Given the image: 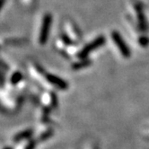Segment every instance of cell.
<instances>
[{
  "instance_id": "cell-1",
  "label": "cell",
  "mask_w": 149,
  "mask_h": 149,
  "mask_svg": "<svg viewBox=\"0 0 149 149\" xmlns=\"http://www.w3.org/2000/svg\"><path fill=\"white\" fill-rule=\"evenodd\" d=\"M21 106V97L18 93L0 87V110L6 112H15Z\"/></svg>"
},
{
  "instance_id": "cell-2",
  "label": "cell",
  "mask_w": 149,
  "mask_h": 149,
  "mask_svg": "<svg viewBox=\"0 0 149 149\" xmlns=\"http://www.w3.org/2000/svg\"><path fill=\"white\" fill-rule=\"evenodd\" d=\"M51 22H52L51 15L45 14L43 17H42L41 24H40V30H39V34H38V42L41 46L44 45L48 40Z\"/></svg>"
},
{
  "instance_id": "cell-3",
  "label": "cell",
  "mask_w": 149,
  "mask_h": 149,
  "mask_svg": "<svg viewBox=\"0 0 149 149\" xmlns=\"http://www.w3.org/2000/svg\"><path fill=\"white\" fill-rule=\"evenodd\" d=\"M27 69H28L31 78L34 80L36 83H40L41 84H47L46 72L42 69V68L40 66H39L38 64L33 63V62H30L27 66Z\"/></svg>"
},
{
  "instance_id": "cell-4",
  "label": "cell",
  "mask_w": 149,
  "mask_h": 149,
  "mask_svg": "<svg viewBox=\"0 0 149 149\" xmlns=\"http://www.w3.org/2000/svg\"><path fill=\"white\" fill-rule=\"evenodd\" d=\"M132 5H133V8L136 13V17L137 20V23H138V24H137L138 29H139L141 33H146L148 30V25H147L146 19L144 15L143 6H142L141 3L139 1H135V2H133Z\"/></svg>"
},
{
  "instance_id": "cell-5",
  "label": "cell",
  "mask_w": 149,
  "mask_h": 149,
  "mask_svg": "<svg viewBox=\"0 0 149 149\" xmlns=\"http://www.w3.org/2000/svg\"><path fill=\"white\" fill-rule=\"evenodd\" d=\"M111 39L114 42V44L116 45V47L118 48L120 55L123 57V58H130L131 53H130V50L127 47V45L126 44V42L123 40V39L121 38V36L120 35V33L118 31H113L111 33Z\"/></svg>"
},
{
  "instance_id": "cell-6",
  "label": "cell",
  "mask_w": 149,
  "mask_h": 149,
  "mask_svg": "<svg viewBox=\"0 0 149 149\" xmlns=\"http://www.w3.org/2000/svg\"><path fill=\"white\" fill-rule=\"evenodd\" d=\"M104 42H105V38L103 36H100V37L96 38L93 41H91L89 44H86L78 52V57L82 59L86 58L90 54L91 51H93L94 49H97L99 47H101L102 45L104 44Z\"/></svg>"
},
{
  "instance_id": "cell-7",
  "label": "cell",
  "mask_w": 149,
  "mask_h": 149,
  "mask_svg": "<svg viewBox=\"0 0 149 149\" xmlns=\"http://www.w3.org/2000/svg\"><path fill=\"white\" fill-rule=\"evenodd\" d=\"M40 99L41 104L43 105V109H45L49 111V110L54 109L58 106L57 97H56L55 93L52 92L45 91L43 93L40 94Z\"/></svg>"
},
{
  "instance_id": "cell-8",
  "label": "cell",
  "mask_w": 149,
  "mask_h": 149,
  "mask_svg": "<svg viewBox=\"0 0 149 149\" xmlns=\"http://www.w3.org/2000/svg\"><path fill=\"white\" fill-rule=\"evenodd\" d=\"M46 81L49 86L58 90H67L68 87V84L65 80L52 74H46Z\"/></svg>"
},
{
  "instance_id": "cell-9",
  "label": "cell",
  "mask_w": 149,
  "mask_h": 149,
  "mask_svg": "<svg viewBox=\"0 0 149 149\" xmlns=\"http://www.w3.org/2000/svg\"><path fill=\"white\" fill-rule=\"evenodd\" d=\"M66 26V33L68 34V36L72 40H76L77 41L82 40V36L80 34V31L78 30V28L74 25V24H73V22L71 21H68L65 24Z\"/></svg>"
},
{
  "instance_id": "cell-10",
  "label": "cell",
  "mask_w": 149,
  "mask_h": 149,
  "mask_svg": "<svg viewBox=\"0 0 149 149\" xmlns=\"http://www.w3.org/2000/svg\"><path fill=\"white\" fill-rule=\"evenodd\" d=\"M33 130H25L24 131H21L20 133L16 134L14 136V141L18 143L20 141L29 139V138H31V136H33Z\"/></svg>"
},
{
  "instance_id": "cell-11",
  "label": "cell",
  "mask_w": 149,
  "mask_h": 149,
  "mask_svg": "<svg viewBox=\"0 0 149 149\" xmlns=\"http://www.w3.org/2000/svg\"><path fill=\"white\" fill-rule=\"evenodd\" d=\"M91 62L89 60H86V59H83L81 60L80 62H77V63H74L72 65V68L74 69V70H77V69H81V68H84L87 66H89V64Z\"/></svg>"
},
{
  "instance_id": "cell-12",
  "label": "cell",
  "mask_w": 149,
  "mask_h": 149,
  "mask_svg": "<svg viewBox=\"0 0 149 149\" xmlns=\"http://www.w3.org/2000/svg\"><path fill=\"white\" fill-rule=\"evenodd\" d=\"M23 2H24L26 6H31V4H33V0H23Z\"/></svg>"
},
{
  "instance_id": "cell-13",
  "label": "cell",
  "mask_w": 149,
  "mask_h": 149,
  "mask_svg": "<svg viewBox=\"0 0 149 149\" xmlns=\"http://www.w3.org/2000/svg\"><path fill=\"white\" fill-rule=\"evenodd\" d=\"M5 1H6V0H0V10L2 9V7H3V6L5 4Z\"/></svg>"
},
{
  "instance_id": "cell-14",
  "label": "cell",
  "mask_w": 149,
  "mask_h": 149,
  "mask_svg": "<svg viewBox=\"0 0 149 149\" xmlns=\"http://www.w3.org/2000/svg\"><path fill=\"white\" fill-rule=\"evenodd\" d=\"M4 149H13V147H11V146H6V147H5Z\"/></svg>"
},
{
  "instance_id": "cell-15",
  "label": "cell",
  "mask_w": 149,
  "mask_h": 149,
  "mask_svg": "<svg viewBox=\"0 0 149 149\" xmlns=\"http://www.w3.org/2000/svg\"><path fill=\"white\" fill-rule=\"evenodd\" d=\"M2 49V46H1V45H0V49Z\"/></svg>"
}]
</instances>
